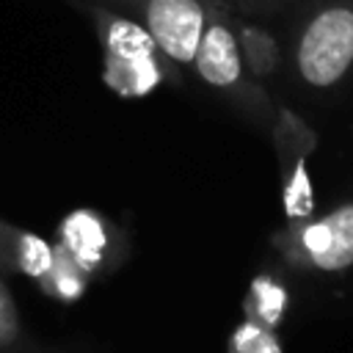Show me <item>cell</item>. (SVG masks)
<instances>
[{
  "label": "cell",
  "instance_id": "obj_9",
  "mask_svg": "<svg viewBox=\"0 0 353 353\" xmlns=\"http://www.w3.org/2000/svg\"><path fill=\"white\" fill-rule=\"evenodd\" d=\"M19 339V312L11 298V290L0 279V350L11 347Z\"/></svg>",
  "mask_w": 353,
  "mask_h": 353
},
{
  "label": "cell",
  "instance_id": "obj_4",
  "mask_svg": "<svg viewBox=\"0 0 353 353\" xmlns=\"http://www.w3.org/2000/svg\"><path fill=\"white\" fill-rule=\"evenodd\" d=\"M152 36L174 66H190L210 17V0H110Z\"/></svg>",
  "mask_w": 353,
  "mask_h": 353
},
{
  "label": "cell",
  "instance_id": "obj_2",
  "mask_svg": "<svg viewBox=\"0 0 353 353\" xmlns=\"http://www.w3.org/2000/svg\"><path fill=\"white\" fill-rule=\"evenodd\" d=\"M88 17L105 52V80L119 94L141 97L165 77V63L171 61L157 50L141 22L110 6H88Z\"/></svg>",
  "mask_w": 353,
  "mask_h": 353
},
{
  "label": "cell",
  "instance_id": "obj_10",
  "mask_svg": "<svg viewBox=\"0 0 353 353\" xmlns=\"http://www.w3.org/2000/svg\"><path fill=\"white\" fill-rule=\"evenodd\" d=\"M234 11L248 14V17H268L279 8H284L290 0H226Z\"/></svg>",
  "mask_w": 353,
  "mask_h": 353
},
{
  "label": "cell",
  "instance_id": "obj_7",
  "mask_svg": "<svg viewBox=\"0 0 353 353\" xmlns=\"http://www.w3.org/2000/svg\"><path fill=\"white\" fill-rule=\"evenodd\" d=\"M0 262L3 268L22 270L28 276H44L52 270V254L47 243L33 234L8 229L6 223H0Z\"/></svg>",
  "mask_w": 353,
  "mask_h": 353
},
{
  "label": "cell",
  "instance_id": "obj_6",
  "mask_svg": "<svg viewBox=\"0 0 353 353\" xmlns=\"http://www.w3.org/2000/svg\"><path fill=\"white\" fill-rule=\"evenodd\" d=\"M229 22H232V30H234V39H237V47H240V55H243V63H245L248 74L256 83L273 77L276 69L281 66L279 39L265 25H259L254 17L240 14L232 6H229Z\"/></svg>",
  "mask_w": 353,
  "mask_h": 353
},
{
  "label": "cell",
  "instance_id": "obj_1",
  "mask_svg": "<svg viewBox=\"0 0 353 353\" xmlns=\"http://www.w3.org/2000/svg\"><path fill=\"white\" fill-rule=\"evenodd\" d=\"M290 69L312 91H331L353 72V0H303L290 33Z\"/></svg>",
  "mask_w": 353,
  "mask_h": 353
},
{
  "label": "cell",
  "instance_id": "obj_8",
  "mask_svg": "<svg viewBox=\"0 0 353 353\" xmlns=\"http://www.w3.org/2000/svg\"><path fill=\"white\" fill-rule=\"evenodd\" d=\"M63 234H66V243L69 248L74 251L77 259L83 262H94L97 254H99V245H102V232H99V223L80 212V215H72L63 226Z\"/></svg>",
  "mask_w": 353,
  "mask_h": 353
},
{
  "label": "cell",
  "instance_id": "obj_3",
  "mask_svg": "<svg viewBox=\"0 0 353 353\" xmlns=\"http://www.w3.org/2000/svg\"><path fill=\"white\" fill-rule=\"evenodd\" d=\"M190 69L199 74V80L226 97H237L248 105L262 108L265 94L256 85V80L248 74L232 22H229V3L226 0H210V17L204 25V33L199 39L196 55Z\"/></svg>",
  "mask_w": 353,
  "mask_h": 353
},
{
  "label": "cell",
  "instance_id": "obj_5",
  "mask_svg": "<svg viewBox=\"0 0 353 353\" xmlns=\"http://www.w3.org/2000/svg\"><path fill=\"white\" fill-rule=\"evenodd\" d=\"M292 256L317 270H345L353 265V201L331 210L320 221L303 223L292 234Z\"/></svg>",
  "mask_w": 353,
  "mask_h": 353
}]
</instances>
